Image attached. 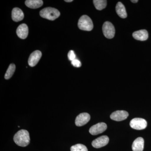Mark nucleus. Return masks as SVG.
Segmentation results:
<instances>
[{
  "label": "nucleus",
  "mask_w": 151,
  "mask_h": 151,
  "mask_svg": "<svg viewBox=\"0 0 151 151\" xmlns=\"http://www.w3.org/2000/svg\"><path fill=\"white\" fill-rule=\"evenodd\" d=\"M71 151H88L87 147L82 144H77L70 147Z\"/></svg>",
  "instance_id": "nucleus-19"
},
{
  "label": "nucleus",
  "mask_w": 151,
  "mask_h": 151,
  "mask_svg": "<svg viewBox=\"0 0 151 151\" xmlns=\"http://www.w3.org/2000/svg\"><path fill=\"white\" fill-rule=\"evenodd\" d=\"M103 31L104 36L107 38H113L115 35V27L110 22L104 23L103 26Z\"/></svg>",
  "instance_id": "nucleus-4"
},
{
  "label": "nucleus",
  "mask_w": 151,
  "mask_h": 151,
  "mask_svg": "<svg viewBox=\"0 0 151 151\" xmlns=\"http://www.w3.org/2000/svg\"><path fill=\"white\" fill-rule=\"evenodd\" d=\"M94 6L98 10H102L107 6V1L105 0H94Z\"/></svg>",
  "instance_id": "nucleus-17"
},
{
  "label": "nucleus",
  "mask_w": 151,
  "mask_h": 151,
  "mask_svg": "<svg viewBox=\"0 0 151 151\" xmlns=\"http://www.w3.org/2000/svg\"><path fill=\"white\" fill-rule=\"evenodd\" d=\"M131 1L132 2L134 3H136L137 2H138V0H132V1Z\"/></svg>",
  "instance_id": "nucleus-22"
},
{
  "label": "nucleus",
  "mask_w": 151,
  "mask_h": 151,
  "mask_svg": "<svg viewBox=\"0 0 151 151\" xmlns=\"http://www.w3.org/2000/svg\"><path fill=\"white\" fill-rule=\"evenodd\" d=\"M29 29L27 25L22 24L20 25L17 29V35L20 38L25 39L28 35Z\"/></svg>",
  "instance_id": "nucleus-11"
},
{
  "label": "nucleus",
  "mask_w": 151,
  "mask_h": 151,
  "mask_svg": "<svg viewBox=\"0 0 151 151\" xmlns=\"http://www.w3.org/2000/svg\"><path fill=\"white\" fill-rule=\"evenodd\" d=\"M116 12L118 15L122 18L125 19L127 17V14L126 8L122 3L119 2L117 3L116 7Z\"/></svg>",
  "instance_id": "nucleus-15"
},
{
  "label": "nucleus",
  "mask_w": 151,
  "mask_h": 151,
  "mask_svg": "<svg viewBox=\"0 0 151 151\" xmlns=\"http://www.w3.org/2000/svg\"><path fill=\"white\" fill-rule=\"evenodd\" d=\"M78 27L82 30L90 31L93 28L92 19L88 16L83 15L78 20Z\"/></svg>",
  "instance_id": "nucleus-3"
},
{
  "label": "nucleus",
  "mask_w": 151,
  "mask_h": 151,
  "mask_svg": "<svg viewBox=\"0 0 151 151\" xmlns=\"http://www.w3.org/2000/svg\"><path fill=\"white\" fill-rule=\"evenodd\" d=\"M26 5L29 8L35 9L40 7L43 5L42 0H27L25 2Z\"/></svg>",
  "instance_id": "nucleus-16"
},
{
  "label": "nucleus",
  "mask_w": 151,
  "mask_h": 151,
  "mask_svg": "<svg viewBox=\"0 0 151 151\" xmlns=\"http://www.w3.org/2000/svg\"><path fill=\"white\" fill-rule=\"evenodd\" d=\"M73 1V0H65V1L66 2H71Z\"/></svg>",
  "instance_id": "nucleus-23"
},
{
  "label": "nucleus",
  "mask_w": 151,
  "mask_h": 151,
  "mask_svg": "<svg viewBox=\"0 0 151 151\" xmlns=\"http://www.w3.org/2000/svg\"><path fill=\"white\" fill-rule=\"evenodd\" d=\"M68 59L71 61L76 59V57L74 52L72 50H70L68 52Z\"/></svg>",
  "instance_id": "nucleus-20"
},
{
  "label": "nucleus",
  "mask_w": 151,
  "mask_h": 151,
  "mask_svg": "<svg viewBox=\"0 0 151 151\" xmlns=\"http://www.w3.org/2000/svg\"><path fill=\"white\" fill-rule=\"evenodd\" d=\"M42 57V53L40 50H36L32 52L28 59V64L31 67H34L37 64Z\"/></svg>",
  "instance_id": "nucleus-9"
},
{
  "label": "nucleus",
  "mask_w": 151,
  "mask_h": 151,
  "mask_svg": "<svg viewBox=\"0 0 151 151\" xmlns=\"http://www.w3.org/2000/svg\"><path fill=\"white\" fill-rule=\"evenodd\" d=\"M12 17L14 21L18 22L23 19L24 14L21 9L14 8L12 11Z\"/></svg>",
  "instance_id": "nucleus-12"
},
{
  "label": "nucleus",
  "mask_w": 151,
  "mask_h": 151,
  "mask_svg": "<svg viewBox=\"0 0 151 151\" xmlns=\"http://www.w3.org/2000/svg\"><path fill=\"white\" fill-rule=\"evenodd\" d=\"M14 141L17 145L22 147H26L29 144V133L26 130H20L14 136Z\"/></svg>",
  "instance_id": "nucleus-1"
},
{
  "label": "nucleus",
  "mask_w": 151,
  "mask_h": 151,
  "mask_svg": "<svg viewBox=\"0 0 151 151\" xmlns=\"http://www.w3.org/2000/svg\"><path fill=\"white\" fill-rule=\"evenodd\" d=\"M71 64L73 66L75 67L79 68L81 67V63L78 59H76L71 61Z\"/></svg>",
  "instance_id": "nucleus-21"
},
{
  "label": "nucleus",
  "mask_w": 151,
  "mask_h": 151,
  "mask_svg": "<svg viewBox=\"0 0 151 151\" xmlns=\"http://www.w3.org/2000/svg\"><path fill=\"white\" fill-rule=\"evenodd\" d=\"M133 37L137 40L145 41L148 38V33L145 29L140 30L133 33Z\"/></svg>",
  "instance_id": "nucleus-13"
},
{
  "label": "nucleus",
  "mask_w": 151,
  "mask_h": 151,
  "mask_svg": "<svg viewBox=\"0 0 151 151\" xmlns=\"http://www.w3.org/2000/svg\"><path fill=\"white\" fill-rule=\"evenodd\" d=\"M147 122L145 119L142 118H135L132 119L130 125L132 129L136 130H143L147 127Z\"/></svg>",
  "instance_id": "nucleus-5"
},
{
  "label": "nucleus",
  "mask_w": 151,
  "mask_h": 151,
  "mask_svg": "<svg viewBox=\"0 0 151 151\" xmlns=\"http://www.w3.org/2000/svg\"><path fill=\"white\" fill-rule=\"evenodd\" d=\"M107 128L106 124L102 122L92 126L89 129V132L92 135H97L105 132Z\"/></svg>",
  "instance_id": "nucleus-6"
},
{
  "label": "nucleus",
  "mask_w": 151,
  "mask_h": 151,
  "mask_svg": "<svg viewBox=\"0 0 151 151\" xmlns=\"http://www.w3.org/2000/svg\"><path fill=\"white\" fill-rule=\"evenodd\" d=\"M129 113L126 111H117L111 114V119L114 121L120 122L125 120L128 118Z\"/></svg>",
  "instance_id": "nucleus-10"
},
{
  "label": "nucleus",
  "mask_w": 151,
  "mask_h": 151,
  "mask_svg": "<svg viewBox=\"0 0 151 151\" xmlns=\"http://www.w3.org/2000/svg\"><path fill=\"white\" fill-rule=\"evenodd\" d=\"M40 14L42 17L53 21L58 18L60 15L58 10L51 7H47L40 11Z\"/></svg>",
  "instance_id": "nucleus-2"
},
{
  "label": "nucleus",
  "mask_w": 151,
  "mask_h": 151,
  "mask_svg": "<svg viewBox=\"0 0 151 151\" xmlns=\"http://www.w3.org/2000/svg\"><path fill=\"white\" fill-rule=\"evenodd\" d=\"M16 69V65L14 63H12L9 66L7 70L5 75L4 78L6 79H9L11 78L13 75Z\"/></svg>",
  "instance_id": "nucleus-18"
},
{
  "label": "nucleus",
  "mask_w": 151,
  "mask_h": 151,
  "mask_svg": "<svg viewBox=\"0 0 151 151\" xmlns=\"http://www.w3.org/2000/svg\"><path fill=\"white\" fill-rule=\"evenodd\" d=\"M109 141V139L108 136H101L94 140L92 142V145L95 148H100L108 145Z\"/></svg>",
  "instance_id": "nucleus-8"
},
{
  "label": "nucleus",
  "mask_w": 151,
  "mask_h": 151,
  "mask_svg": "<svg viewBox=\"0 0 151 151\" xmlns=\"http://www.w3.org/2000/svg\"><path fill=\"white\" fill-rule=\"evenodd\" d=\"M90 119V116L88 113H81L78 115L76 119V125L77 127L84 126L89 122Z\"/></svg>",
  "instance_id": "nucleus-7"
},
{
  "label": "nucleus",
  "mask_w": 151,
  "mask_h": 151,
  "mask_svg": "<svg viewBox=\"0 0 151 151\" xmlns=\"http://www.w3.org/2000/svg\"><path fill=\"white\" fill-rule=\"evenodd\" d=\"M144 147V140L142 137H138L133 142L132 149L133 151H143Z\"/></svg>",
  "instance_id": "nucleus-14"
}]
</instances>
